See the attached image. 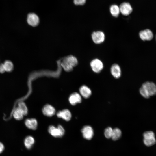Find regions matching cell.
<instances>
[{"instance_id": "d6986e66", "label": "cell", "mask_w": 156, "mask_h": 156, "mask_svg": "<svg viewBox=\"0 0 156 156\" xmlns=\"http://www.w3.org/2000/svg\"><path fill=\"white\" fill-rule=\"evenodd\" d=\"M121 134V131L119 129L117 128H115L113 129L111 138L114 140H117L120 138Z\"/></svg>"}, {"instance_id": "484cf974", "label": "cell", "mask_w": 156, "mask_h": 156, "mask_svg": "<svg viewBox=\"0 0 156 156\" xmlns=\"http://www.w3.org/2000/svg\"><path fill=\"white\" fill-rule=\"evenodd\" d=\"M5 71L3 63L0 64V73H3Z\"/></svg>"}, {"instance_id": "ac0fdd59", "label": "cell", "mask_w": 156, "mask_h": 156, "mask_svg": "<svg viewBox=\"0 0 156 156\" xmlns=\"http://www.w3.org/2000/svg\"><path fill=\"white\" fill-rule=\"evenodd\" d=\"M109 9L110 12L113 16L116 17L118 16L120 12L119 7L117 5L114 4L111 5Z\"/></svg>"}, {"instance_id": "6da1fadb", "label": "cell", "mask_w": 156, "mask_h": 156, "mask_svg": "<svg viewBox=\"0 0 156 156\" xmlns=\"http://www.w3.org/2000/svg\"><path fill=\"white\" fill-rule=\"evenodd\" d=\"M139 92L144 98H148L156 94V85L152 82H145L140 88Z\"/></svg>"}, {"instance_id": "7402d4cb", "label": "cell", "mask_w": 156, "mask_h": 156, "mask_svg": "<svg viewBox=\"0 0 156 156\" xmlns=\"http://www.w3.org/2000/svg\"><path fill=\"white\" fill-rule=\"evenodd\" d=\"M61 63V65L64 69L67 72L72 70L73 67L70 65L64 59H63Z\"/></svg>"}, {"instance_id": "603a6c76", "label": "cell", "mask_w": 156, "mask_h": 156, "mask_svg": "<svg viewBox=\"0 0 156 156\" xmlns=\"http://www.w3.org/2000/svg\"><path fill=\"white\" fill-rule=\"evenodd\" d=\"M18 107L22 111L24 115H26L28 113V109L25 104L23 102H21L18 104Z\"/></svg>"}, {"instance_id": "83f0119b", "label": "cell", "mask_w": 156, "mask_h": 156, "mask_svg": "<svg viewBox=\"0 0 156 156\" xmlns=\"http://www.w3.org/2000/svg\"></svg>"}, {"instance_id": "2e32d148", "label": "cell", "mask_w": 156, "mask_h": 156, "mask_svg": "<svg viewBox=\"0 0 156 156\" xmlns=\"http://www.w3.org/2000/svg\"><path fill=\"white\" fill-rule=\"evenodd\" d=\"M35 142V140L32 136L26 137L24 140V144L26 148L28 149H31Z\"/></svg>"}, {"instance_id": "30bf717a", "label": "cell", "mask_w": 156, "mask_h": 156, "mask_svg": "<svg viewBox=\"0 0 156 156\" xmlns=\"http://www.w3.org/2000/svg\"><path fill=\"white\" fill-rule=\"evenodd\" d=\"M81 100V95L77 92H74L72 94L69 98V101L70 103L73 105L80 103Z\"/></svg>"}, {"instance_id": "7c38bea8", "label": "cell", "mask_w": 156, "mask_h": 156, "mask_svg": "<svg viewBox=\"0 0 156 156\" xmlns=\"http://www.w3.org/2000/svg\"><path fill=\"white\" fill-rule=\"evenodd\" d=\"M57 115L58 117L61 118L66 121L70 120L71 118V113L68 109H64L58 112Z\"/></svg>"}, {"instance_id": "44dd1931", "label": "cell", "mask_w": 156, "mask_h": 156, "mask_svg": "<svg viewBox=\"0 0 156 156\" xmlns=\"http://www.w3.org/2000/svg\"><path fill=\"white\" fill-rule=\"evenodd\" d=\"M5 71L11 72L13 69L14 65L12 62L10 60H6L3 63Z\"/></svg>"}, {"instance_id": "9a60e30c", "label": "cell", "mask_w": 156, "mask_h": 156, "mask_svg": "<svg viewBox=\"0 0 156 156\" xmlns=\"http://www.w3.org/2000/svg\"><path fill=\"white\" fill-rule=\"evenodd\" d=\"M25 124L28 128L34 130L37 128L38 122L35 118L27 119L25 121Z\"/></svg>"}, {"instance_id": "3957f363", "label": "cell", "mask_w": 156, "mask_h": 156, "mask_svg": "<svg viewBox=\"0 0 156 156\" xmlns=\"http://www.w3.org/2000/svg\"><path fill=\"white\" fill-rule=\"evenodd\" d=\"M144 144L147 146L154 144L156 142L154 133L151 131H146L143 133Z\"/></svg>"}, {"instance_id": "4316f807", "label": "cell", "mask_w": 156, "mask_h": 156, "mask_svg": "<svg viewBox=\"0 0 156 156\" xmlns=\"http://www.w3.org/2000/svg\"><path fill=\"white\" fill-rule=\"evenodd\" d=\"M4 149V146L3 144L1 142H0V154L1 153Z\"/></svg>"}, {"instance_id": "4fadbf2b", "label": "cell", "mask_w": 156, "mask_h": 156, "mask_svg": "<svg viewBox=\"0 0 156 156\" xmlns=\"http://www.w3.org/2000/svg\"><path fill=\"white\" fill-rule=\"evenodd\" d=\"M111 73L113 76L115 78L118 79L121 75V70L119 66L117 64H113L110 69Z\"/></svg>"}, {"instance_id": "ffe728a7", "label": "cell", "mask_w": 156, "mask_h": 156, "mask_svg": "<svg viewBox=\"0 0 156 156\" xmlns=\"http://www.w3.org/2000/svg\"><path fill=\"white\" fill-rule=\"evenodd\" d=\"M24 116L22 111L18 107L14 110L13 113L14 117L18 120H22Z\"/></svg>"}, {"instance_id": "ba28073f", "label": "cell", "mask_w": 156, "mask_h": 156, "mask_svg": "<svg viewBox=\"0 0 156 156\" xmlns=\"http://www.w3.org/2000/svg\"><path fill=\"white\" fill-rule=\"evenodd\" d=\"M119 7L120 12L124 16L129 15L133 10L131 6L128 2H125L122 3Z\"/></svg>"}, {"instance_id": "9c48e42d", "label": "cell", "mask_w": 156, "mask_h": 156, "mask_svg": "<svg viewBox=\"0 0 156 156\" xmlns=\"http://www.w3.org/2000/svg\"><path fill=\"white\" fill-rule=\"evenodd\" d=\"M139 35L141 39L143 41H150L153 36V32L148 29L141 31L139 33Z\"/></svg>"}, {"instance_id": "8fae6325", "label": "cell", "mask_w": 156, "mask_h": 156, "mask_svg": "<svg viewBox=\"0 0 156 156\" xmlns=\"http://www.w3.org/2000/svg\"><path fill=\"white\" fill-rule=\"evenodd\" d=\"M42 112L43 114L45 116L51 117L54 115L55 113V110L51 105L47 104L43 108Z\"/></svg>"}, {"instance_id": "5b68a950", "label": "cell", "mask_w": 156, "mask_h": 156, "mask_svg": "<svg viewBox=\"0 0 156 156\" xmlns=\"http://www.w3.org/2000/svg\"><path fill=\"white\" fill-rule=\"evenodd\" d=\"M92 38L93 42L96 44H100L103 42L105 39V35L103 32L97 31L93 32Z\"/></svg>"}, {"instance_id": "8992f818", "label": "cell", "mask_w": 156, "mask_h": 156, "mask_svg": "<svg viewBox=\"0 0 156 156\" xmlns=\"http://www.w3.org/2000/svg\"><path fill=\"white\" fill-rule=\"evenodd\" d=\"M27 22L28 24L30 26L36 27L37 26L39 23V18L36 14L30 13L27 15Z\"/></svg>"}, {"instance_id": "cb8c5ba5", "label": "cell", "mask_w": 156, "mask_h": 156, "mask_svg": "<svg viewBox=\"0 0 156 156\" xmlns=\"http://www.w3.org/2000/svg\"><path fill=\"white\" fill-rule=\"evenodd\" d=\"M113 129L110 127H108L106 128L104 131V134L105 137L109 139L111 138Z\"/></svg>"}, {"instance_id": "e0dca14e", "label": "cell", "mask_w": 156, "mask_h": 156, "mask_svg": "<svg viewBox=\"0 0 156 156\" xmlns=\"http://www.w3.org/2000/svg\"><path fill=\"white\" fill-rule=\"evenodd\" d=\"M65 60L73 67L76 66L78 63L76 58L72 55H69L64 58Z\"/></svg>"}, {"instance_id": "52a82bcc", "label": "cell", "mask_w": 156, "mask_h": 156, "mask_svg": "<svg viewBox=\"0 0 156 156\" xmlns=\"http://www.w3.org/2000/svg\"><path fill=\"white\" fill-rule=\"evenodd\" d=\"M83 137L86 139L90 140L94 135V131L92 127L89 125L84 126L81 130Z\"/></svg>"}, {"instance_id": "d4e9b609", "label": "cell", "mask_w": 156, "mask_h": 156, "mask_svg": "<svg viewBox=\"0 0 156 156\" xmlns=\"http://www.w3.org/2000/svg\"><path fill=\"white\" fill-rule=\"evenodd\" d=\"M86 0H73V3L76 5H83L86 3Z\"/></svg>"}, {"instance_id": "7a4b0ae2", "label": "cell", "mask_w": 156, "mask_h": 156, "mask_svg": "<svg viewBox=\"0 0 156 156\" xmlns=\"http://www.w3.org/2000/svg\"><path fill=\"white\" fill-rule=\"evenodd\" d=\"M48 131L51 135L56 138L62 137L65 133L64 128L60 125H58L57 127L51 125L49 127Z\"/></svg>"}, {"instance_id": "277c9868", "label": "cell", "mask_w": 156, "mask_h": 156, "mask_svg": "<svg viewBox=\"0 0 156 156\" xmlns=\"http://www.w3.org/2000/svg\"><path fill=\"white\" fill-rule=\"evenodd\" d=\"M90 65L93 71L97 73L100 72L103 68V62L98 59L93 60L90 62Z\"/></svg>"}, {"instance_id": "5bb4252c", "label": "cell", "mask_w": 156, "mask_h": 156, "mask_svg": "<svg viewBox=\"0 0 156 156\" xmlns=\"http://www.w3.org/2000/svg\"><path fill=\"white\" fill-rule=\"evenodd\" d=\"M80 94L84 98H88L92 94V91L86 85L81 86L79 89Z\"/></svg>"}]
</instances>
